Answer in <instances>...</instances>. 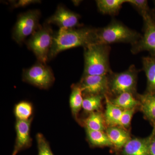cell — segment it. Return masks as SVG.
<instances>
[{
  "mask_svg": "<svg viewBox=\"0 0 155 155\" xmlns=\"http://www.w3.org/2000/svg\"><path fill=\"white\" fill-rule=\"evenodd\" d=\"M93 44H97L96 28H60L54 35L49 60L65 50L78 47L84 48Z\"/></svg>",
  "mask_w": 155,
  "mask_h": 155,
  "instance_id": "obj_1",
  "label": "cell"
},
{
  "mask_svg": "<svg viewBox=\"0 0 155 155\" xmlns=\"http://www.w3.org/2000/svg\"><path fill=\"white\" fill-rule=\"evenodd\" d=\"M84 67L83 75H108L110 69L109 45L93 44L84 48Z\"/></svg>",
  "mask_w": 155,
  "mask_h": 155,
  "instance_id": "obj_2",
  "label": "cell"
},
{
  "mask_svg": "<svg viewBox=\"0 0 155 155\" xmlns=\"http://www.w3.org/2000/svg\"><path fill=\"white\" fill-rule=\"evenodd\" d=\"M141 35L117 20H112L106 27L97 29V44L109 45L116 43H135Z\"/></svg>",
  "mask_w": 155,
  "mask_h": 155,
  "instance_id": "obj_3",
  "label": "cell"
},
{
  "mask_svg": "<svg viewBox=\"0 0 155 155\" xmlns=\"http://www.w3.org/2000/svg\"><path fill=\"white\" fill-rule=\"evenodd\" d=\"M54 33L50 24L40 26L27 42L29 49L32 51L39 62L46 64L52 45Z\"/></svg>",
  "mask_w": 155,
  "mask_h": 155,
  "instance_id": "obj_4",
  "label": "cell"
},
{
  "mask_svg": "<svg viewBox=\"0 0 155 155\" xmlns=\"http://www.w3.org/2000/svg\"><path fill=\"white\" fill-rule=\"evenodd\" d=\"M40 16V12L37 10H30L20 14L13 28V39L20 44L27 37L32 35L40 26L39 24Z\"/></svg>",
  "mask_w": 155,
  "mask_h": 155,
  "instance_id": "obj_5",
  "label": "cell"
},
{
  "mask_svg": "<svg viewBox=\"0 0 155 155\" xmlns=\"http://www.w3.org/2000/svg\"><path fill=\"white\" fill-rule=\"evenodd\" d=\"M137 70L132 65L128 69L120 73L111 72L109 79L110 92L116 96L125 92H135L137 79Z\"/></svg>",
  "mask_w": 155,
  "mask_h": 155,
  "instance_id": "obj_6",
  "label": "cell"
},
{
  "mask_svg": "<svg viewBox=\"0 0 155 155\" xmlns=\"http://www.w3.org/2000/svg\"><path fill=\"white\" fill-rule=\"evenodd\" d=\"M23 78L26 82L42 89L49 88L54 81L51 69L40 62L24 70Z\"/></svg>",
  "mask_w": 155,
  "mask_h": 155,
  "instance_id": "obj_7",
  "label": "cell"
},
{
  "mask_svg": "<svg viewBox=\"0 0 155 155\" xmlns=\"http://www.w3.org/2000/svg\"><path fill=\"white\" fill-rule=\"evenodd\" d=\"M79 85L86 96L102 95L110 92L107 75H83Z\"/></svg>",
  "mask_w": 155,
  "mask_h": 155,
  "instance_id": "obj_8",
  "label": "cell"
},
{
  "mask_svg": "<svg viewBox=\"0 0 155 155\" xmlns=\"http://www.w3.org/2000/svg\"><path fill=\"white\" fill-rule=\"evenodd\" d=\"M143 21L144 35L132 45L131 52L133 54H137L142 51H148L152 55H155V22L152 16Z\"/></svg>",
  "mask_w": 155,
  "mask_h": 155,
  "instance_id": "obj_9",
  "label": "cell"
},
{
  "mask_svg": "<svg viewBox=\"0 0 155 155\" xmlns=\"http://www.w3.org/2000/svg\"><path fill=\"white\" fill-rule=\"evenodd\" d=\"M47 23L58 25L60 28H74L79 25V16L64 6L59 5Z\"/></svg>",
  "mask_w": 155,
  "mask_h": 155,
  "instance_id": "obj_10",
  "label": "cell"
},
{
  "mask_svg": "<svg viewBox=\"0 0 155 155\" xmlns=\"http://www.w3.org/2000/svg\"><path fill=\"white\" fill-rule=\"evenodd\" d=\"M32 119L31 118L26 121L17 120L15 125L17 137L12 155H17L20 151L28 147L31 144L30 131Z\"/></svg>",
  "mask_w": 155,
  "mask_h": 155,
  "instance_id": "obj_11",
  "label": "cell"
},
{
  "mask_svg": "<svg viewBox=\"0 0 155 155\" xmlns=\"http://www.w3.org/2000/svg\"><path fill=\"white\" fill-rule=\"evenodd\" d=\"M150 137L145 139H131L123 147L124 155H149Z\"/></svg>",
  "mask_w": 155,
  "mask_h": 155,
  "instance_id": "obj_12",
  "label": "cell"
},
{
  "mask_svg": "<svg viewBox=\"0 0 155 155\" xmlns=\"http://www.w3.org/2000/svg\"><path fill=\"white\" fill-rule=\"evenodd\" d=\"M106 133L113 146L121 148L131 139L129 134L122 127L110 126L107 128Z\"/></svg>",
  "mask_w": 155,
  "mask_h": 155,
  "instance_id": "obj_13",
  "label": "cell"
},
{
  "mask_svg": "<svg viewBox=\"0 0 155 155\" xmlns=\"http://www.w3.org/2000/svg\"><path fill=\"white\" fill-rule=\"evenodd\" d=\"M143 65L147 78V92L155 94V55L143 58Z\"/></svg>",
  "mask_w": 155,
  "mask_h": 155,
  "instance_id": "obj_14",
  "label": "cell"
},
{
  "mask_svg": "<svg viewBox=\"0 0 155 155\" xmlns=\"http://www.w3.org/2000/svg\"><path fill=\"white\" fill-rule=\"evenodd\" d=\"M138 100L143 113L155 125V94L147 92L139 95Z\"/></svg>",
  "mask_w": 155,
  "mask_h": 155,
  "instance_id": "obj_15",
  "label": "cell"
},
{
  "mask_svg": "<svg viewBox=\"0 0 155 155\" xmlns=\"http://www.w3.org/2000/svg\"><path fill=\"white\" fill-rule=\"evenodd\" d=\"M104 96L106 100V109L104 116L106 124L109 127L119 125L123 110L113 104L107 95Z\"/></svg>",
  "mask_w": 155,
  "mask_h": 155,
  "instance_id": "obj_16",
  "label": "cell"
},
{
  "mask_svg": "<svg viewBox=\"0 0 155 155\" xmlns=\"http://www.w3.org/2000/svg\"><path fill=\"white\" fill-rule=\"evenodd\" d=\"M100 12L110 15H116L127 0H97L96 1Z\"/></svg>",
  "mask_w": 155,
  "mask_h": 155,
  "instance_id": "obj_17",
  "label": "cell"
},
{
  "mask_svg": "<svg viewBox=\"0 0 155 155\" xmlns=\"http://www.w3.org/2000/svg\"><path fill=\"white\" fill-rule=\"evenodd\" d=\"M110 101L114 105L123 110L135 109L137 106L140 105L139 101L136 99L133 94L130 92L123 93Z\"/></svg>",
  "mask_w": 155,
  "mask_h": 155,
  "instance_id": "obj_18",
  "label": "cell"
},
{
  "mask_svg": "<svg viewBox=\"0 0 155 155\" xmlns=\"http://www.w3.org/2000/svg\"><path fill=\"white\" fill-rule=\"evenodd\" d=\"M84 123L86 128L90 130L104 131L107 129L104 116L98 111L90 114Z\"/></svg>",
  "mask_w": 155,
  "mask_h": 155,
  "instance_id": "obj_19",
  "label": "cell"
},
{
  "mask_svg": "<svg viewBox=\"0 0 155 155\" xmlns=\"http://www.w3.org/2000/svg\"><path fill=\"white\" fill-rule=\"evenodd\" d=\"M82 96L83 91L79 84L73 85L69 99L70 108L73 116H77L82 108L84 99Z\"/></svg>",
  "mask_w": 155,
  "mask_h": 155,
  "instance_id": "obj_20",
  "label": "cell"
},
{
  "mask_svg": "<svg viewBox=\"0 0 155 155\" xmlns=\"http://www.w3.org/2000/svg\"><path fill=\"white\" fill-rule=\"evenodd\" d=\"M87 135L89 141L94 146H113L107 134L104 131L94 130L86 128Z\"/></svg>",
  "mask_w": 155,
  "mask_h": 155,
  "instance_id": "obj_21",
  "label": "cell"
},
{
  "mask_svg": "<svg viewBox=\"0 0 155 155\" xmlns=\"http://www.w3.org/2000/svg\"><path fill=\"white\" fill-rule=\"evenodd\" d=\"M103 98L102 95L86 96L82 104L84 110L90 114L97 112L101 107Z\"/></svg>",
  "mask_w": 155,
  "mask_h": 155,
  "instance_id": "obj_22",
  "label": "cell"
},
{
  "mask_svg": "<svg viewBox=\"0 0 155 155\" xmlns=\"http://www.w3.org/2000/svg\"><path fill=\"white\" fill-rule=\"evenodd\" d=\"M33 107L30 103L27 101L20 102L17 104L14 109V114L17 120H28L31 118Z\"/></svg>",
  "mask_w": 155,
  "mask_h": 155,
  "instance_id": "obj_23",
  "label": "cell"
},
{
  "mask_svg": "<svg viewBox=\"0 0 155 155\" xmlns=\"http://www.w3.org/2000/svg\"><path fill=\"white\" fill-rule=\"evenodd\" d=\"M127 3L131 4L138 10L141 14L143 20L151 16L148 2L146 0H127Z\"/></svg>",
  "mask_w": 155,
  "mask_h": 155,
  "instance_id": "obj_24",
  "label": "cell"
},
{
  "mask_svg": "<svg viewBox=\"0 0 155 155\" xmlns=\"http://www.w3.org/2000/svg\"><path fill=\"white\" fill-rule=\"evenodd\" d=\"M36 139L38 147V155H54L48 143L42 134H38Z\"/></svg>",
  "mask_w": 155,
  "mask_h": 155,
  "instance_id": "obj_25",
  "label": "cell"
},
{
  "mask_svg": "<svg viewBox=\"0 0 155 155\" xmlns=\"http://www.w3.org/2000/svg\"><path fill=\"white\" fill-rule=\"evenodd\" d=\"M134 113V109L123 110L119 122V126L122 127H129Z\"/></svg>",
  "mask_w": 155,
  "mask_h": 155,
  "instance_id": "obj_26",
  "label": "cell"
},
{
  "mask_svg": "<svg viewBox=\"0 0 155 155\" xmlns=\"http://www.w3.org/2000/svg\"><path fill=\"white\" fill-rule=\"evenodd\" d=\"M40 1H34V0H21L18 2H13L12 5L15 8L24 7L29 5L35 3H39Z\"/></svg>",
  "mask_w": 155,
  "mask_h": 155,
  "instance_id": "obj_27",
  "label": "cell"
},
{
  "mask_svg": "<svg viewBox=\"0 0 155 155\" xmlns=\"http://www.w3.org/2000/svg\"><path fill=\"white\" fill-rule=\"evenodd\" d=\"M149 150V155H155V130L150 137Z\"/></svg>",
  "mask_w": 155,
  "mask_h": 155,
  "instance_id": "obj_28",
  "label": "cell"
},
{
  "mask_svg": "<svg viewBox=\"0 0 155 155\" xmlns=\"http://www.w3.org/2000/svg\"><path fill=\"white\" fill-rule=\"evenodd\" d=\"M152 17L154 21L155 22V8L153 10L152 12H151Z\"/></svg>",
  "mask_w": 155,
  "mask_h": 155,
  "instance_id": "obj_29",
  "label": "cell"
}]
</instances>
